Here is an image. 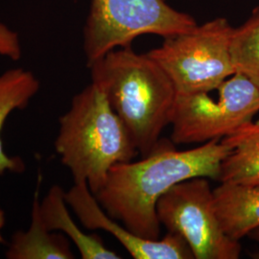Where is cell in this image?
<instances>
[{"mask_svg":"<svg viewBox=\"0 0 259 259\" xmlns=\"http://www.w3.org/2000/svg\"><path fill=\"white\" fill-rule=\"evenodd\" d=\"M157 214L160 225L186 242L194 259L240 257V241L223 231L207 178L197 177L174 185L158 200Z\"/></svg>","mask_w":259,"mask_h":259,"instance_id":"obj_7","label":"cell"},{"mask_svg":"<svg viewBox=\"0 0 259 259\" xmlns=\"http://www.w3.org/2000/svg\"><path fill=\"white\" fill-rule=\"evenodd\" d=\"M213 191L217 216L228 236L240 241L259 228V184L221 183Z\"/></svg>","mask_w":259,"mask_h":259,"instance_id":"obj_9","label":"cell"},{"mask_svg":"<svg viewBox=\"0 0 259 259\" xmlns=\"http://www.w3.org/2000/svg\"><path fill=\"white\" fill-rule=\"evenodd\" d=\"M217 91L216 99L209 93L177 94L170 122L175 145L222 140L253 121L259 90L250 79L235 72Z\"/></svg>","mask_w":259,"mask_h":259,"instance_id":"obj_6","label":"cell"},{"mask_svg":"<svg viewBox=\"0 0 259 259\" xmlns=\"http://www.w3.org/2000/svg\"><path fill=\"white\" fill-rule=\"evenodd\" d=\"M55 149L74 183H87L93 194L111 167L132 160L139 152L129 130L93 82L75 95L60 117Z\"/></svg>","mask_w":259,"mask_h":259,"instance_id":"obj_3","label":"cell"},{"mask_svg":"<svg viewBox=\"0 0 259 259\" xmlns=\"http://www.w3.org/2000/svg\"><path fill=\"white\" fill-rule=\"evenodd\" d=\"M230 151L218 139L183 151L177 150L171 139H160L139 161L130 160L111 167L94 196L108 215L130 232L157 240L160 234L158 200L174 185L189 179L203 177L218 181L223 160Z\"/></svg>","mask_w":259,"mask_h":259,"instance_id":"obj_1","label":"cell"},{"mask_svg":"<svg viewBox=\"0 0 259 259\" xmlns=\"http://www.w3.org/2000/svg\"><path fill=\"white\" fill-rule=\"evenodd\" d=\"M65 191L59 185H53L45 199L39 203V212L44 225L51 232L65 234L74 243L83 259H119L116 252L105 246L96 234H87L78 225L67 209Z\"/></svg>","mask_w":259,"mask_h":259,"instance_id":"obj_10","label":"cell"},{"mask_svg":"<svg viewBox=\"0 0 259 259\" xmlns=\"http://www.w3.org/2000/svg\"><path fill=\"white\" fill-rule=\"evenodd\" d=\"M248 236L250 237L251 240H253L254 242H256L257 244H259V228L255 229L254 231L250 232Z\"/></svg>","mask_w":259,"mask_h":259,"instance_id":"obj_17","label":"cell"},{"mask_svg":"<svg viewBox=\"0 0 259 259\" xmlns=\"http://www.w3.org/2000/svg\"><path fill=\"white\" fill-rule=\"evenodd\" d=\"M40 83L35 74L24 68H11L0 74V175L21 173L25 165L21 158L9 157L4 151L1 133L13 111H22L37 95Z\"/></svg>","mask_w":259,"mask_h":259,"instance_id":"obj_12","label":"cell"},{"mask_svg":"<svg viewBox=\"0 0 259 259\" xmlns=\"http://www.w3.org/2000/svg\"><path fill=\"white\" fill-rule=\"evenodd\" d=\"M231 151L223 160L220 183L259 184V121H251L222 139Z\"/></svg>","mask_w":259,"mask_h":259,"instance_id":"obj_13","label":"cell"},{"mask_svg":"<svg viewBox=\"0 0 259 259\" xmlns=\"http://www.w3.org/2000/svg\"><path fill=\"white\" fill-rule=\"evenodd\" d=\"M38 188L35 193L27 231L13 234L5 252L8 259H73L69 239L65 234L47 230L39 212Z\"/></svg>","mask_w":259,"mask_h":259,"instance_id":"obj_11","label":"cell"},{"mask_svg":"<svg viewBox=\"0 0 259 259\" xmlns=\"http://www.w3.org/2000/svg\"><path fill=\"white\" fill-rule=\"evenodd\" d=\"M232 32L227 19L217 18L165 37L148 55L170 77L177 94L210 93L236 72L231 52Z\"/></svg>","mask_w":259,"mask_h":259,"instance_id":"obj_5","label":"cell"},{"mask_svg":"<svg viewBox=\"0 0 259 259\" xmlns=\"http://www.w3.org/2000/svg\"><path fill=\"white\" fill-rule=\"evenodd\" d=\"M0 56L12 61H19L22 57V47L19 34L0 21Z\"/></svg>","mask_w":259,"mask_h":259,"instance_id":"obj_15","label":"cell"},{"mask_svg":"<svg viewBox=\"0 0 259 259\" xmlns=\"http://www.w3.org/2000/svg\"><path fill=\"white\" fill-rule=\"evenodd\" d=\"M231 52L235 71L259 90V7L241 26L233 28Z\"/></svg>","mask_w":259,"mask_h":259,"instance_id":"obj_14","label":"cell"},{"mask_svg":"<svg viewBox=\"0 0 259 259\" xmlns=\"http://www.w3.org/2000/svg\"><path fill=\"white\" fill-rule=\"evenodd\" d=\"M194 18L167 0H92L83 27V52L92 65L141 35L173 37L196 27Z\"/></svg>","mask_w":259,"mask_h":259,"instance_id":"obj_4","label":"cell"},{"mask_svg":"<svg viewBox=\"0 0 259 259\" xmlns=\"http://www.w3.org/2000/svg\"><path fill=\"white\" fill-rule=\"evenodd\" d=\"M5 222H6L5 213L2 210V208L0 207V243L3 242V237H2V235H1V230L3 229V227H4V225H5Z\"/></svg>","mask_w":259,"mask_h":259,"instance_id":"obj_16","label":"cell"},{"mask_svg":"<svg viewBox=\"0 0 259 259\" xmlns=\"http://www.w3.org/2000/svg\"><path fill=\"white\" fill-rule=\"evenodd\" d=\"M89 68L92 82L101 88L139 153L148 155L172 118L177 92L170 77L148 53L131 47L112 50Z\"/></svg>","mask_w":259,"mask_h":259,"instance_id":"obj_2","label":"cell"},{"mask_svg":"<svg viewBox=\"0 0 259 259\" xmlns=\"http://www.w3.org/2000/svg\"><path fill=\"white\" fill-rule=\"evenodd\" d=\"M65 201L79 221L90 231L109 232L135 259H193V253L180 235L167 232L162 239L150 240L130 232L111 218L84 182L74 183L65 192Z\"/></svg>","mask_w":259,"mask_h":259,"instance_id":"obj_8","label":"cell"}]
</instances>
